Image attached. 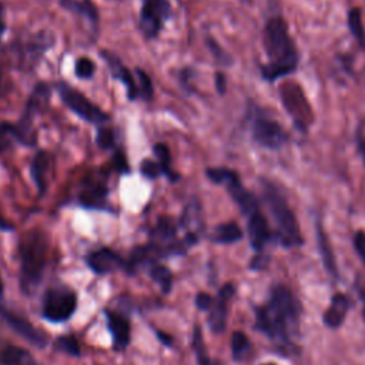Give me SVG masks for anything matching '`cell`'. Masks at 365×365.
I'll return each mask as SVG.
<instances>
[{
  "mask_svg": "<svg viewBox=\"0 0 365 365\" xmlns=\"http://www.w3.org/2000/svg\"><path fill=\"white\" fill-rule=\"evenodd\" d=\"M352 244H354V248H355L358 257L365 264V231L364 230L355 231V234L352 237Z\"/></svg>",
  "mask_w": 365,
  "mask_h": 365,
  "instance_id": "d6a6232c",
  "label": "cell"
},
{
  "mask_svg": "<svg viewBox=\"0 0 365 365\" xmlns=\"http://www.w3.org/2000/svg\"><path fill=\"white\" fill-rule=\"evenodd\" d=\"M349 308H351V299L348 298V295H345L342 292L334 294L328 308L325 309V312L322 315V321H324L325 327H328L331 329L339 328L344 324Z\"/></svg>",
  "mask_w": 365,
  "mask_h": 365,
  "instance_id": "9a60e30c",
  "label": "cell"
},
{
  "mask_svg": "<svg viewBox=\"0 0 365 365\" xmlns=\"http://www.w3.org/2000/svg\"><path fill=\"white\" fill-rule=\"evenodd\" d=\"M302 305L292 291L284 284L269 288L268 299L255 307V329L265 335L282 355L297 351L301 331Z\"/></svg>",
  "mask_w": 365,
  "mask_h": 365,
  "instance_id": "6da1fadb",
  "label": "cell"
},
{
  "mask_svg": "<svg viewBox=\"0 0 365 365\" xmlns=\"http://www.w3.org/2000/svg\"><path fill=\"white\" fill-rule=\"evenodd\" d=\"M51 170H53V155L46 150L38 151L30 165V174L33 177V181L37 185L38 195H43L46 192L48 185V174L51 173Z\"/></svg>",
  "mask_w": 365,
  "mask_h": 365,
  "instance_id": "e0dca14e",
  "label": "cell"
},
{
  "mask_svg": "<svg viewBox=\"0 0 365 365\" xmlns=\"http://www.w3.org/2000/svg\"><path fill=\"white\" fill-rule=\"evenodd\" d=\"M48 100H50V88L47 84L44 83H38L36 84V87L33 88L27 104H26V110L24 114L21 115V118L14 124L17 134H19V140L20 144L26 145V147H33L36 145L37 141V133L34 130V117L40 115L41 113L46 111V108L48 107Z\"/></svg>",
  "mask_w": 365,
  "mask_h": 365,
  "instance_id": "8992f818",
  "label": "cell"
},
{
  "mask_svg": "<svg viewBox=\"0 0 365 365\" xmlns=\"http://www.w3.org/2000/svg\"><path fill=\"white\" fill-rule=\"evenodd\" d=\"M60 6L74 14L84 16L93 27L98 24V9L91 0H60Z\"/></svg>",
  "mask_w": 365,
  "mask_h": 365,
  "instance_id": "ffe728a7",
  "label": "cell"
},
{
  "mask_svg": "<svg viewBox=\"0 0 365 365\" xmlns=\"http://www.w3.org/2000/svg\"><path fill=\"white\" fill-rule=\"evenodd\" d=\"M74 73L78 78H91L96 73V64L88 57H78L74 63Z\"/></svg>",
  "mask_w": 365,
  "mask_h": 365,
  "instance_id": "f546056e",
  "label": "cell"
},
{
  "mask_svg": "<svg viewBox=\"0 0 365 365\" xmlns=\"http://www.w3.org/2000/svg\"><path fill=\"white\" fill-rule=\"evenodd\" d=\"M150 277L154 282H157L163 291V294H168L173 285V274L170 268L161 264H154L150 268Z\"/></svg>",
  "mask_w": 365,
  "mask_h": 365,
  "instance_id": "4316f807",
  "label": "cell"
},
{
  "mask_svg": "<svg viewBox=\"0 0 365 365\" xmlns=\"http://www.w3.org/2000/svg\"><path fill=\"white\" fill-rule=\"evenodd\" d=\"M192 349L195 352L198 365H217L207 352V346L202 338V331H201V327L198 325H194V331H192Z\"/></svg>",
  "mask_w": 365,
  "mask_h": 365,
  "instance_id": "484cf974",
  "label": "cell"
},
{
  "mask_svg": "<svg viewBox=\"0 0 365 365\" xmlns=\"http://www.w3.org/2000/svg\"><path fill=\"white\" fill-rule=\"evenodd\" d=\"M346 26L356 41L358 47L365 51V26L362 21V10L359 7H351L346 13Z\"/></svg>",
  "mask_w": 365,
  "mask_h": 365,
  "instance_id": "603a6c76",
  "label": "cell"
},
{
  "mask_svg": "<svg viewBox=\"0 0 365 365\" xmlns=\"http://www.w3.org/2000/svg\"><path fill=\"white\" fill-rule=\"evenodd\" d=\"M262 47L265 51V63L259 64L262 80L277 83L297 71L301 60L299 50L291 36L287 20L281 14H272L265 20Z\"/></svg>",
  "mask_w": 365,
  "mask_h": 365,
  "instance_id": "7a4b0ae2",
  "label": "cell"
},
{
  "mask_svg": "<svg viewBox=\"0 0 365 365\" xmlns=\"http://www.w3.org/2000/svg\"><path fill=\"white\" fill-rule=\"evenodd\" d=\"M259 182L261 200L274 222L275 242L284 248L301 247L304 242L301 228L282 187L269 178H261Z\"/></svg>",
  "mask_w": 365,
  "mask_h": 365,
  "instance_id": "3957f363",
  "label": "cell"
},
{
  "mask_svg": "<svg viewBox=\"0 0 365 365\" xmlns=\"http://www.w3.org/2000/svg\"><path fill=\"white\" fill-rule=\"evenodd\" d=\"M355 145H356V151L365 165V140H361V138H355Z\"/></svg>",
  "mask_w": 365,
  "mask_h": 365,
  "instance_id": "8d00e7d4",
  "label": "cell"
},
{
  "mask_svg": "<svg viewBox=\"0 0 365 365\" xmlns=\"http://www.w3.org/2000/svg\"><path fill=\"white\" fill-rule=\"evenodd\" d=\"M259 365H275L274 362H264V364H259Z\"/></svg>",
  "mask_w": 365,
  "mask_h": 365,
  "instance_id": "b9f144b4",
  "label": "cell"
},
{
  "mask_svg": "<svg viewBox=\"0 0 365 365\" xmlns=\"http://www.w3.org/2000/svg\"><path fill=\"white\" fill-rule=\"evenodd\" d=\"M86 262L88 268L98 275H104L108 272H114L120 268H125V261L111 248H100L90 252L86 257Z\"/></svg>",
  "mask_w": 365,
  "mask_h": 365,
  "instance_id": "7c38bea8",
  "label": "cell"
},
{
  "mask_svg": "<svg viewBox=\"0 0 365 365\" xmlns=\"http://www.w3.org/2000/svg\"><path fill=\"white\" fill-rule=\"evenodd\" d=\"M4 33H6V23H4L3 17L0 16V40H1V37H3Z\"/></svg>",
  "mask_w": 365,
  "mask_h": 365,
  "instance_id": "ab89813d",
  "label": "cell"
},
{
  "mask_svg": "<svg viewBox=\"0 0 365 365\" xmlns=\"http://www.w3.org/2000/svg\"><path fill=\"white\" fill-rule=\"evenodd\" d=\"M77 308V295L73 289L58 285L48 288L43 297L41 314L50 322H64Z\"/></svg>",
  "mask_w": 365,
  "mask_h": 365,
  "instance_id": "52a82bcc",
  "label": "cell"
},
{
  "mask_svg": "<svg viewBox=\"0 0 365 365\" xmlns=\"http://www.w3.org/2000/svg\"><path fill=\"white\" fill-rule=\"evenodd\" d=\"M96 141H97V145L103 150H108V148H113L114 147V143H115V135H114V131L108 127H98V131H97V137H96Z\"/></svg>",
  "mask_w": 365,
  "mask_h": 365,
  "instance_id": "4dcf8cb0",
  "label": "cell"
},
{
  "mask_svg": "<svg viewBox=\"0 0 365 365\" xmlns=\"http://www.w3.org/2000/svg\"><path fill=\"white\" fill-rule=\"evenodd\" d=\"M3 297V282H1V278H0V298Z\"/></svg>",
  "mask_w": 365,
  "mask_h": 365,
  "instance_id": "60d3db41",
  "label": "cell"
},
{
  "mask_svg": "<svg viewBox=\"0 0 365 365\" xmlns=\"http://www.w3.org/2000/svg\"><path fill=\"white\" fill-rule=\"evenodd\" d=\"M250 351H251V344H250L248 336L242 331H235L231 335V355H232V359L240 362V361L245 359V356L248 355Z\"/></svg>",
  "mask_w": 365,
  "mask_h": 365,
  "instance_id": "d4e9b609",
  "label": "cell"
},
{
  "mask_svg": "<svg viewBox=\"0 0 365 365\" xmlns=\"http://www.w3.org/2000/svg\"><path fill=\"white\" fill-rule=\"evenodd\" d=\"M58 94L63 103L84 121L96 124L98 127L108 123L110 117L107 113H104L98 106L91 103L83 93L70 87L67 83L58 84Z\"/></svg>",
  "mask_w": 365,
  "mask_h": 365,
  "instance_id": "ba28073f",
  "label": "cell"
},
{
  "mask_svg": "<svg viewBox=\"0 0 365 365\" xmlns=\"http://www.w3.org/2000/svg\"><path fill=\"white\" fill-rule=\"evenodd\" d=\"M180 225L185 230V234H192L201 237L204 231V220L201 212V205L197 200H191L182 211L180 218Z\"/></svg>",
  "mask_w": 365,
  "mask_h": 365,
  "instance_id": "d6986e66",
  "label": "cell"
},
{
  "mask_svg": "<svg viewBox=\"0 0 365 365\" xmlns=\"http://www.w3.org/2000/svg\"><path fill=\"white\" fill-rule=\"evenodd\" d=\"M215 88L218 91V94H221V96L227 91V78L222 73L215 74Z\"/></svg>",
  "mask_w": 365,
  "mask_h": 365,
  "instance_id": "d590c367",
  "label": "cell"
},
{
  "mask_svg": "<svg viewBox=\"0 0 365 365\" xmlns=\"http://www.w3.org/2000/svg\"><path fill=\"white\" fill-rule=\"evenodd\" d=\"M106 318H107V327L113 336V346L117 351H123L127 348L130 342V322L128 319L115 311L106 309Z\"/></svg>",
  "mask_w": 365,
  "mask_h": 365,
  "instance_id": "5bb4252c",
  "label": "cell"
},
{
  "mask_svg": "<svg viewBox=\"0 0 365 365\" xmlns=\"http://www.w3.org/2000/svg\"><path fill=\"white\" fill-rule=\"evenodd\" d=\"M212 301H214V297H211L207 292H198L195 297V305L201 311H208L212 305Z\"/></svg>",
  "mask_w": 365,
  "mask_h": 365,
  "instance_id": "836d02e7",
  "label": "cell"
},
{
  "mask_svg": "<svg viewBox=\"0 0 365 365\" xmlns=\"http://www.w3.org/2000/svg\"><path fill=\"white\" fill-rule=\"evenodd\" d=\"M20 285L26 294H31L44 277L48 255L47 235L38 230L27 231L19 242Z\"/></svg>",
  "mask_w": 365,
  "mask_h": 365,
  "instance_id": "277c9868",
  "label": "cell"
},
{
  "mask_svg": "<svg viewBox=\"0 0 365 365\" xmlns=\"http://www.w3.org/2000/svg\"><path fill=\"white\" fill-rule=\"evenodd\" d=\"M153 151L157 155V161L161 165L165 177H168L170 181H177L178 174L171 170V153H170L168 145L164 143H157V144H154Z\"/></svg>",
  "mask_w": 365,
  "mask_h": 365,
  "instance_id": "cb8c5ba5",
  "label": "cell"
},
{
  "mask_svg": "<svg viewBox=\"0 0 365 365\" xmlns=\"http://www.w3.org/2000/svg\"><path fill=\"white\" fill-rule=\"evenodd\" d=\"M135 73H137V78H138V94H140V97L145 101L151 100L153 96H154V87H153L150 76L141 68H135Z\"/></svg>",
  "mask_w": 365,
  "mask_h": 365,
  "instance_id": "f1b7e54d",
  "label": "cell"
},
{
  "mask_svg": "<svg viewBox=\"0 0 365 365\" xmlns=\"http://www.w3.org/2000/svg\"><path fill=\"white\" fill-rule=\"evenodd\" d=\"M235 294V287L231 282L224 284L217 297L212 301L211 308L208 309V325L212 332L221 334L225 331L227 318H228V307Z\"/></svg>",
  "mask_w": 365,
  "mask_h": 365,
  "instance_id": "30bf717a",
  "label": "cell"
},
{
  "mask_svg": "<svg viewBox=\"0 0 365 365\" xmlns=\"http://www.w3.org/2000/svg\"><path fill=\"white\" fill-rule=\"evenodd\" d=\"M208 44H210V48H211L212 54L217 57V60L224 61L225 64H228L227 61H231L230 56H228L227 53H224V50H221V47H220V46H218L212 38H208Z\"/></svg>",
  "mask_w": 365,
  "mask_h": 365,
  "instance_id": "e575fe53",
  "label": "cell"
},
{
  "mask_svg": "<svg viewBox=\"0 0 365 365\" xmlns=\"http://www.w3.org/2000/svg\"><path fill=\"white\" fill-rule=\"evenodd\" d=\"M56 348L61 352H66L71 356H78L80 355V345L76 339L74 335H63V336H58L54 342Z\"/></svg>",
  "mask_w": 365,
  "mask_h": 365,
  "instance_id": "83f0119b",
  "label": "cell"
},
{
  "mask_svg": "<svg viewBox=\"0 0 365 365\" xmlns=\"http://www.w3.org/2000/svg\"><path fill=\"white\" fill-rule=\"evenodd\" d=\"M245 121L251 140L268 151H279L289 143V134L278 118L262 106L248 101Z\"/></svg>",
  "mask_w": 365,
  "mask_h": 365,
  "instance_id": "5b68a950",
  "label": "cell"
},
{
  "mask_svg": "<svg viewBox=\"0 0 365 365\" xmlns=\"http://www.w3.org/2000/svg\"><path fill=\"white\" fill-rule=\"evenodd\" d=\"M0 365H38V364L26 349L14 345H6L0 351Z\"/></svg>",
  "mask_w": 365,
  "mask_h": 365,
  "instance_id": "7402d4cb",
  "label": "cell"
},
{
  "mask_svg": "<svg viewBox=\"0 0 365 365\" xmlns=\"http://www.w3.org/2000/svg\"><path fill=\"white\" fill-rule=\"evenodd\" d=\"M108 187L101 177H87L83 181L78 201L87 208H106Z\"/></svg>",
  "mask_w": 365,
  "mask_h": 365,
  "instance_id": "8fae6325",
  "label": "cell"
},
{
  "mask_svg": "<svg viewBox=\"0 0 365 365\" xmlns=\"http://www.w3.org/2000/svg\"><path fill=\"white\" fill-rule=\"evenodd\" d=\"M14 225L0 214V231H13Z\"/></svg>",
  "mask_w": 365,
  "mask_h": 365,
  "instance_id": "74e56055",
  "label": "cell"
},
{
  "mask_svg": "<svg viewBox=\"0 0 365 365\" xmlns=\"http://www.w3.org/2000/svg\"><path fill=\"white\" fill-rule=\"evenodd\" d=\"M101 57L106 60L107 66L110 67L111 76L115 80H120L125 86L128 100H135L138 97V84L134 81L130 70L127 67H124V64L118 60V57H115L113 53H110L107 50H104L101 53Z\"/></svg>",
  "mask_w": 365,
  "mask_h": 365,
  "instance_id": "2e32d148",
  "label": "cell"
},
{
  "mask_svg": "<svg viewBox=\"0 0 365 365\" xmlns=\"http://www.w3.org/2000/svg\"><path fill=\"white\" fill-rule=\"evenodd\" d=\"M171 16L168 0H141L140 29L147 38H155Z\"/></svg>",
  "mask_w": 365,
  "mask_h": 365,
  "instance_id": "9c48e42d",
  "label": "cell"
},
{
  "mask_svg": "<svg viewBox=\"0 0 365 365\" xmlns=\"http://www.w3.org/2000/svg\"><path fill=\"white\" fill-rule=\"evenodd\" d=\"M155 334H157V336L160 338V341H161L164 345L171 346L173 339H171V336H170V335H167V334H164V332H161V331H155Z\"/></svg>",
  "mask_w": 365,
  "mask_h": 365,
  "instance_id": "f35d334b",
  "label": "cell"
},
{
  "mask_svg": "<svg viewBox=\"0 0 365 365\" xmlns=\"http://www.w3.org/2000/svg\"><path fill=\"white\" fill-rule=\"evenodd\" d=\"M315 238H317V245H318V251L324 264V268L327 269V272L329 274V277L332 279H338L339 272H338V267H336V261L329 244V240L324 231V227L321 224V221L317 218L315 221Z\"/></svg>",
  "mask_w": 365,
  "mask_h": 365,
  "instance_id": "ac0fdd59",
  "label": "cell"
},
{
  "mask_svg": "<svg viewBox=\"0 0 365 365\" xmlns=\"http://www.w3.org/2000/svg\"><path fill=\"white\" fill-rule=\"evenodd\" d=\"M242 238V230L234 221L222 222L217 225L210 235V240L215 244H234Z\"/></svg>",
  "mask_w": 365,
  "mask_h": 365,
  "instance_id": "44dd1931",
  "label": "cell"
},
{
  "mask_svg": "<svg viewBox=\"0 0 365 365\" xmlns=\"http://www.w3.org/2000/svg\"><path fill=\"white\" fill-rule=\"evenodd\" d=\"M140 171L141 174L145 177V178H158L163 173V168L161 165L158 164V161H154L151 158H145L141 161L140 164Z\"/></svg>",
  "mask_w": 365,
  "mask_h": 365,
  "instance_id": "1f68e13d",
  "label": "cell"
},
{
  "mask_svg": "<svg viewBox=\"0 0 365 365\" xmlns=\"http://www.w3.org/2000/svg\"><path fill=\"white\" fill-rule=\"evenodd\" d=\"M0 315L3 319L24 339L30 341L36 346H46L47 345V335L41 331H38L31 322H29L24 317L11 312L9 309H0Z\"/></svg>",
  "mask_w": 365,
  "mask_h": 365,
  "instance_id": "4fadbf2b",
  "label": "cell"
}]
</instances>
